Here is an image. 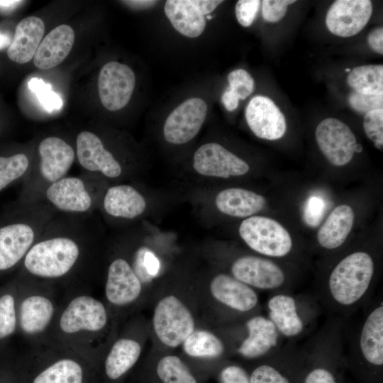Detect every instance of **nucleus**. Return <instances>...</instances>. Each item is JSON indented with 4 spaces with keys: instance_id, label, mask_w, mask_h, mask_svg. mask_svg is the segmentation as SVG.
<instances>
[{
    "instance_id": "f257e3e1",
    "label": "nucleus",
    "mask_w": 383,
    "mask_h": 383,
    "mask_svg": "<svg viewBox=\"0 0 383 383\" xmlns=\"http://www.w3.org/2000/svg\"><path fill=\"white\" fill-rule=\"evenodd\" d=\"M374 275V261L368 252L350 253L330 272L319 299L332 313L348 318L369 298Z\"/></svg>"
},
{
    "instance_id": "f03ea898",
    "label": "nucleus",
    "mask_w": 383,
    "mask_h": 383,
    "mask_svg": "<svg viewBox=\"0 0 383 383\" xmlns=\"http://www.w3.org/2000/svg\"><path fill=\"white\" fill-rule=\"evenodd\" d=\"M335 328L320 332L309 349L304 351L300 383H341L338 368L342 359L340 328Z\"/></svg>"
},
{
    "instance_id": "7ed1b4c3",
    "label": "nucleus",
    "mask_w": 383,
    "mask_h": 383,
    "mask_svg": "<svg viewBox=\"0 0 383 383\" xmlns=\"http://www.w3.org/2000/svg\"><path fill=\"white\" fill-rule=\"evenodd\" d=\"M350 360L365 374L382 379L383 368V304L377 301L367 312L351 345Z\"/></svg>"
},
{
    "instance_id": "20e7f679",
    "label": "nucleus",
    "mask_w": 383,
    "mask_h": 383,
    "mask_svg": "<svg viewBox=\"0 0 383 383\" xmlns=\"http://www.w3.org/2000/svg\"><path fill=\"white\" fill-rule=\"evenodd\" d=\"M79 255L77 244L65 237L40 241L27 252L24 265L31 274L45 278H56L67 274Z\"/></svg>"
},
{
    "instance_id": "39448f33",
    "label": "nucleus",
    "mask_w": 383,
    "mask_h": 383,
    "mask_svg": "<svg viewBox=\"0 0 383 383\" xmlns=\"http://www.w3.org/2000/svg\"><path fill=\"white\" fill-rule=\"evenodd\" d=\"M152 323L159 341L170 348L182 345L196 329L191 310L182 299L172 294L163 296L156 303Z\"/></svg>"
},
{
    "instance_id": "423d86ee",
    "label": "nucleus",
    "mask_w": 383,
    "mask_h": 383,
    "mask_svg": "<svg viewBox=\"0 0 383 383\" xmlns=\"http://www.w3.org/2000/svg\"><path fill=\"white\" fill-rule=\"evenodd\" d=\"M238 233L247 245L261 255L272 257L287 255L292 248L289 232L277 221L262 216L244 219Z\"/></svg>"
},
{
    "instance_id": "0eeeda50",
    "label": "nucleus",
    "mask_w": 383,
    "mask_h": 383,
    "mask_svg": "<svg viewBox=\"0 0 383 383\" xmlns=\"http://www.w3.org/2000/svg\"><path fill=\"white\" fill-rule=\"evenodd\" d=\"M231 275L243 283L261 290H279L284 288L286 275L279 265L272 260L243 255L236 258L231 267Z\"/></svg>"
},
{
    "instance_id": "6e6552de",
    "label": "nucleus",
    "mask_w": 383,
    "mask_h": 383,
    "mask_svg": "<svg viewBox=\"0 0 383 383\" xmlns=\"http://www.w3.org/2000/svg\"><path fill=\"white\" fill-rule=\"evenodd\" d=\"M135 85L132 69L116 61L105 64L98 77V89L103 106L109 111L123 108L130 101Z\"/></svg>"
},
{
    "instance_id": "1a4fd4ad",
    "label": "nucleus",
    "mask_w": 383,
    "mask_h": 383,
    "mask_svg": "<svg viewBox=\"0 0 383 383\" xmlns=\"http://www.w3.org/2000/svg\"><path fill=\"white\" fill-rule=\"evenodd\" d=\"M207 104L200 98H191L177 106L167 116L163 135L170 143H188L199 132L207 113Z\"/></svg>"
},
{
    "instance_id": "9d476101",
    "label": "nucleus",
    "mask_w": 383,
    "mask_h": 383,
    "mask_svg": "<svg viewBox=\"0 0 383 383\" xmlns=\"http://www.w3.org/2000/svg\"><path fill=\"white\" fill-rule=\"evenodd\" d=\"M315 134L320 150L332 165L343 166L352 160L357 140L343 121L327 118L317 126Z\"/></svg>"
},
{
    "instance_id": "9b49d317",
    "label": "nucleus",
    "mask_w": 383,
    "mask_h": 383,
    "mask_svg": "<svg viewBox=\"0 0 383 383\" xmlns=\"http://www.w3.org/2000/svg\"><path fill=\"white\" fill-rule=\"evenodd\" d=\"M192 166L200 175L225 179L244 175L250 170L246 162L216 143L201 145L194 155Z\"/></svg>"
},
{
    "instance_id": "f8f14e48",
    "label": "nucleus",
    "mask_w": 383,
    "mask_h": 383,
    "mask_svg": "<svg viewBox=\"0 0 383 383\" xmlns=\"http://www.w3.org/2000/svg\"><path fill=\"white\" fill-rule=\"evenodd\" d=\"M222 2L223 1L220 0H167L164 10L178 32L189 38H196L204 30L205 16Z\"/></svg>"
},
{
    "instance_id": "ddd939ff",
    "label": "nucleus",
    "mask_w": 383,
    "mask_h": 383,
    "mask_svg": "<svg viewBox=\"0 0 383 383\" xmlns=\"http://www.w3.org/2000/svg\"><path fill=\"white\" fill-rule=\"evenodd\" d=\"M372 13L369 0H337L328 10L326 24L333 34L351 37L360 33L368 23Z\"/></svg>"
},
{
    "instance_id": "4468645a",
    "label": "nucleus",
    "mask_w": 383,
    "mask_h": 383,
    "mask_svg": "<svg viewBox=\"0 0 383 383\" xmlns=\"http://www.w3.org/2000/svg\"><path fill=\"white\" fill-rule=\"evenodd\" d=\"M107 321V312L101 301L89 296H79L63 311L60 327L66 333L96 332L104 328Z\"/></svg>"
},
{
    "instance_id": "2eb2a0df",
    "label": "nucleus",
    "mask_w": 383,
    "mask_h": 383,
    "mask_svg": "<svg viewBox=\"0 0 383 383\" xmlns=\"http://www.w3.org/2000/svg\"><path fill=\"white\" fill-rule=\"evenodd\" d=\"M211 296L219 305L231 311L248 313L259 303L255 290L226 273L213 276L209 283Z\"/></svg>"
},
{
    "instance_id": "dca6fc26",
    "label": "nucleus",
    "mask_w": 383,
    "mask_h": 383,
    "mask_svg": "<svg viewBox=\"0 0 383 383\" xmlns=\"http://www.w3.org/2000/svg\"><path fill=\"white\" fill-rule=\"evenodd\" d=\"M245 118L250 130L260 138L274 140L285 133L284 116L267 96L257 95L250 99L245 109Z\"/></svg>"
},
{
    "instance_id": "f3484780",
    "label": "nucleus",
    "mask_w": 383,
    "mask_h": 383,
    "mask_svg": "<svg viewBox=\"0 0 383 383\" xmlns=\"http://www.w3.org/2000/svg\"><path fill=\"white\" fill-rule=\"evenodd\" d=\"M269 318L279 334L294 338L304 334L308 323L299 300L289 293H276L267 301Z\"/></svg>"
},
{
    "instance_id": "a211bd4d",
    "label": "nucleus",
    "mask_w": 383,
    "mask_h": 383,
    "mask_svg": "<svg viewBox=\"0 0 383 383\" xmlns=\"http://www.w3.org/2000/svg\"><path fill=\"white\" fill-rule=\"evenodd\" d=\"M248 334L237 353L248 360L262 358L277 349L279 333L268 317L260 315L249 318L245 323Z\"/></svg>"
},
{
    "instance_id": "6ab92c4d",
    "label": "nucleus",
    "mask_w": 383,
    "mask_h": 383,
    "mask_svg": "<svg viewBox=\"0 0 383 383\" xmlns=\"http://www.w3.org/2000/svg\"><path fill=\"white\" fill-rule=\"evenodd\" d=\"M143 284L131 265L123 258L110 264L105 287L107 300L116 306L128 305L141 294Z\"/></svg>"
},
{
    "instance_id": "aec40b11",
    "label": "nucleus",
    "mask_w": 383,
    "mask_h": 383,
    "mask_svg": "<svg viewBox=\"0 0 383 383\" xmlns=\"http://www.w3.org/2000/svg\"><path fill=\"white\" fill-rule=\"evenodd\" d=\"M77 155L79 164L87 170L100 172L109 178H117L122 173L118 161L104 148L101 139L89 131L78 135Z\"/></svg>"
},
{
    "instance_id": "412c9836",
    "label": "nucleus",
    "mask_w": 383,
    "mask_h": 383,
    "mask_svg": "<svg viewBox=\"0 0 383 383\" xmlns=\"http://www.w3.org/2000/svg\"><path fill=\"white\" fill-rule=\"evenodd\" d=\"M38 152L40 173L51 183L64 178L74 160L72 148L57 137L43 139L39 144Z\"/></svg>"
},
{
    "instance_id": "4be33fe9",
    "label": "nucleus",
    "mask_w": 383,
    "mask_h": 383,
    "mask_svg": "<svg viewBox=\"0 0 383 383\" xmlns=\"http://www.w3.org/2000/svg\"><path fill=\"white\" fill-rule=\"evenodd\" d=\"M74 41V31L68 25L55 27L44 37L33 57L40 70H50L60 64L70 54Z\"/></svg>"
},
{
    "instance_id": "5701e85b",
    "label": "nucleus",
    "mask_w": 383,
    "mask_h": 383,
    "mask_svg": "<svg viewBox=\"0 0 383 383\" xmlns=\"http://www.w3.org/2000/svg\"><path fill=\"white\" fill-rule=\"evenodd\" d=\"M44 31V22L40 18L31 16L21 20L16 27L13 38L7 49L9 58L19 64L33 59Z\"/></svg>"
},
{
    "instance_id": "b1692460",
    "label": "nucleus",
    "mask_w": 383,
    "mask_h": 383,
    "mask_svg": "<svg viewBox=\"0 0 383 383\" xmlns=\"http://www.w3.org/2000/svg\"><path fill=\"white\" fill-rule=\"evenodd\" d=\"M46 196L57 209L66 211L85 212L92 203L83 181L74 177L52 183L46 191Z\"/></svg>"
},
{
    "instance_id": "393cba45",
    "label": "nucleus",
    "mask_w": 383,
    "mask_h": 383,
    "mask_svg": "<svg viewBox=\"0 0 383 383\" xmlns=\"http://www.w3.org/2000/svg\"><path fill=\"white\" fill-rule=\"evenodd\" d=\"M35 238L33 228L25 223L0 228V270L14 266L29 250Z\"/></svg>"
},
{
    "instance_id": "a878e982",
    "label": "nucleus",
    "mask_w": 383,
    "mask_h": 383,
    "mask_svg": "<svg viewBox=\"0 0 383 383\" xmlns=\"http://www.w3.org/2000/svg\"><path fill=\"white\" fill-rule=\"evenodd\" d=\"M265 204L264 196L242 188L225 189L215 198V205L220 212L238 218L253 216L262 211Z\"/></svg>"
},
{
    "instance_id": "bb28decb",
    "label": "nucleus",
    "mask_w": 383,
    "mask_h": 383,
    "mask_svg": "<svg viewBox=\"0 0 383 383\" xmlns=\"http://www.w3.org/2000/svg\"><path fill=\"white\" fill-rule=\"evenodd\" d=\"M144 196L134 187L121 184L110 187L104 199V207L109 215L123 218H134L146 209Z\"/></svg>"
},
{
    "instance_id": "cd10ccee",
    "label": "nucleus",
    "mask_w": 383,
    "mask_h": 383,
    "mask_svg": "<svg viewBox=\"0 0 383 383\" xmlns=\"http://www.w3.org/2000/svg\"><path fill=\"white\" fill-rule=\"evenodd\" d=\"M353 222L354 212L349 205L336 206L318 231V244L326 250L339 248L347 239Z\"/></svg>"
},
{
    "instance_id": "c85d7f7f",
    "label": "nucleus",
    "mask_w": 383,
    "mask_h": 383,
    "mask_svg": "<svg viewBox=\"0 0 383 383\" xmlns=\"http://www.w3.org/2000/svg\"><path fill=\"white\" fill-rule=\"evenodd\" d=\"M289 350L284 353L282 362V350L276 349L264 357V361L257 365L251 371L250 379L251 383H300L302 372L296 375L292 373L293 369L287 368V362ZM304 369V368H303Z\"/></svg>"
},
{
    "instance_id": "c756f323",
    "label": "nucleus",
    "mask_w": 383,
    "mask_h": 383,
    "mask_svg": "<svg viewBox=\"0 0 383 383\" xmlns=\"http://www.w3.org/2000/svg\"><path fill=\"white\" fill-rule=\"evenodd\" d=\"M53 313V304L49 299L40 295L30 296L21 304V327L28 334L39 333L49 325Z\"/></svg>"
},
{
    "instance_id": "7c9ffc66",
    "label": "nucleus",
    "mask_w": 383,
    "mask_h": 383,
    "mask_svg": "<svg viewBox=\"0 0 383 383\" xmlns=\"http://www.w3.org/2000/svg\"><path fill=\"white\" fill-rule=\"evenodd\" d=\"M140 344L131 338H121L115 342L105 360V372L112 380L126 374L139 359Z\"/></svg>"
},
{
    "instance_id": "2f4dec72",
    "label": "nucleus",
    "mask_w": 383,
    "mask_h": 383,
    "mask_svg": "<svg viewBox=\"0 0 383 383\" xmlns=\"http://www.w3.org/2000/svg\"><path fill=\"white\" fill-rule=\"evenodd\" d=\"M184 352L192 357L216 359L221 357L226 348L222 340L206 329H195L182 343Z\"/></svg>"
},
{
    "instance_id": "473e14b6",
    "label": "nucleus",
    "mask_w": 383,
    "mask_h": 383,
    "mask_svg": "<svg viewBox=\"0 0 383 383\" xmlns=\"http://www.w3.org/2000/svg\"><path fill=\"white\" fill-rule=\"evenodd\" d=\"M353 91L370 95H383V66L367 65L356 67L347 77Z\"/></svg>"
},
{
    "instance_id": "72a5a7b5",
    "label": "nucleus",
    "mask_w": 383,
    "mask_h": 383,
    "mask_svg": "<svg viewBox=\"0 0 383 383\" xmlns=\"http://www.w3.org/2000/svg\"><path fill=\"white\" fill-rule=\"evenodd\" d=\"M82 369L77 362L62 359L41 372L33 383H82Z\"/></svg>"
},
{
    "instance_id": "f704fd0d",
    "label": "nucleus",
    "mask_w": 383,
    "mask_h": 383,
    "mask_svg": "<svg viewBox=\"0 0 383 383\" xmlns=\"http://www.w3.org/2000/svg\"><path fill=\"white\" fill-rule=\"evenodd\" d=\"M156 373L162 383H197L188 366L174 355L162 357L157 363Z\"/></svg>"
},
{
    "instance_id": "c9c22d12",
    "label": "nucleus",
    "mask_w": 383,
    "mask_h": 383,
    "mask_svg": "<svg viewBox=\"0 0 383 383\" xmlns=\"http://www.w3.org/2000/svg\"><path fill=\"white\" fill-rule=\"evenodd\" d=\"M132 268L142 284L150 283L159 272L160 262L152 251L142 247L135 252Z\"/></svg>"
},
{
    "instance_id": "e433bc0d",
    "label": "nucleus",
    "mask_w": 383,
    "mask_h": 383,
    "mask_svg": "<svg viewBox=\"0 0 383 383\" xmlns=\"http://www.w3.org/2000/svg\"><path fill=\"white\" fill-rule=\"evenodd\" d=\"M29 162L23 153L11 157H0V191L21 177L27 170Z\"/></svg>"
},
{
    "instance_id": "4c0bfd02",
    "label": "nucleus",
    "mask_w": 383,
    "mask_h": 383,
    "mask_svg": "<svg viewBox=\"0 0 383 383\" xmlns=\"http://www.w3.org/2000/svg\"><path fill=\"white\" fill-rule=\"evenodd\" d=\"M29 89L34 92L44 109L49 112L59 110L62 106L60 96L52 90L50 84L39 78H32L28 83Z\"/></svg>"
},
{
    "instance_id": "58836bf2",
    "label": "nucleus",
    "mask_w": 383,
    "mask_h": 383,
    "mask_svg": "<svg viewBox=\"0 0 383 383\" xmlns=\"http://www.w3.org/2000/svg\"><path fill=\"white\" fill-rule=\"evenodd\" d=\"M363 128L367 138L374 146L382 150L383 148V109L372 110L365 114Z\"/></svg>"
},
{
    "instance_id": "ea45409f",
    "label": "nucleus",
    "mask_w": 383,
    "mask_h": 383,
    "mask_svg": "<svg viewBox=\"0 0 383 383\" xmlns=\"http://www.w3.org/2000/svg\"><path fill=\"white\" fill-rule=\"evenodd\" d=\"M16 325L15 301L10 294L0 298V339L11 335Z\"/></svg>"
},
{
    "instance_id": "a19ab883",
    "label": "nucleus",
    "mask_w": 383,
    "mask_h": 383,
    "mask_svg": "<svg viewBox=\"0 0 383 383\" xmlns=\"http://www.w3.org/2000/svg\"><path fill=\"white\" fill-rule=\"evenodd\" d=\"M227 79L229 83L228 89L235 94L239 99H245L254 91V79L245 70L238 69L231 72Z\"/></svg>"
},
{
    "instance_id": "79ce46f5",
    "label": "nucleus",
    "mask_w": 383,
    "mask_h": 383,
    "mask_svg": "<svg viewBox=\"0 0 383 383\" xmlns=\"http://www.w3.org/2000/svg\"><path fill=\"white\" fill-rule=\"evenodd\" d=\"M350 107L360 113H364L383 107V95H370L358 93L355 91L348 96Z\"/></svg>"
},
{
    "instance_id": "37998d69",
    "label": "nucleus",
    "mask_w": 383,
    "mask_h": 383,
    "mask_svg": "<svg viewBox=\"0 0 383 383\" xmlns=\"http://www.w3.org/2000/svg\"><path fill=\"white\" fill-rule=\"evenodd\" d=\"M294 2V0L262 1V15L264 20L270 23L279 21L285 16L287 6Z\"/></svg>"
},
{
    "instance_id": "c03bdc74",
    "label": "nucleus",
    "mask_w": 383,
    "mask_h": 383,
    "mask_svg": "<svg viewBox=\"0 0 383 383\" xmlns=\"http://www.w3.org/2000/svg\"><path fill=\"white\" fill-rule=\"evenodd\" d=\"M260 4V0L238 1L235 10L238 23L243 27L250 26L257 16Z\"/></svg>"
},
{
    "instance_id": "a18cd8bd",
    "label": "nucleus",
    "mask_w": 383,
    "mask_h": 383,
    "mask_svg": "<svg viewBox=\"0 0 383 383\" xmlns=\"http://www.w3.org/2000/svg\"><path fill=\"white\" fill-rule=\"evenodd\" d=\"M325 209V202L319 196H312L306 202L304 211L305 223L311 226L316 227L320 223Z\"/></svg>"
},
{
    "instance_id": "49530a36",
    "label": "nucleus",
    "mask_w": 383,
    "mask_h": 383,
    "mask_svg": "<svg viewBox=\"0 0 383 383\" xmlns=\"http://www.w3.org/2000/svg\"><path fill=\"white\" fill-rule=\"evenodd\" d=\"M221 383H251L247 371L238 365H228L219 373Z\"/></svg>"
},
{
    "instance_id": "de8ad7c7",
    "label": "nucleus",
    "mask_w": 383,
    "mask_h": 383,
    "mask_svg": "<svg viewBox=\"0 0 383 383\" xmlns=\"http://www.w3.org/2000/svg\"><path fill=\"white\" fill-rule=\"evenodd\" d=\"M367 43L374 51L383 54V28L382 26L376 28L369 33Z\"/></svg>"
},
{
    "instance_id": "09e8293b",
    "label": "nucleus",
    "mask_w": 383,
    "mask_h": 383,
    "mask_svg": "<svg viewBox=\"0 0 383 383\" xmlns=\"http://www.w3.org/2000/svg\"><path fill=\"white\" fill-rule=\"evenodd\" d=\"M239 100L238 96L229 89H227L221 96V101L228 111H233L237 109Z\"/></svg>"
},
{
    "instance_id": "8fccbe9b",
    "label": "nucleus",
    "mask_w": 383,
    "mask_h": 383,
    "mask_svg": "<svg viewBox=\"0 0 383 383\" xmlns=\"http://www.w3.org/2000/svg\"><path fill=\"white\" fill-rule=\"evenodd\" d=\"M122 2L134 9H145L153 6L157 3V1L151 0H132L123 1Z\"/></svg>"
},
{
    "instance_id": "3c124183",
    "label": "nucleus",
    "mask_w": 383,
    "mask_h": 383,
    "mask_svg": "<svg viewBox=\"0 0 383 383\" xmlns=\"http://www.w3.org/2000/svg\"><path fill=\"white\" fill-rule=\"evenodd\" d=\"M11 43V38L9 35L0 33V50L9 47Z\"/></svg>"
},
{
    "instance_id": "603ef678",
    "label": "nucleus",
    "mask_w": 383,
    "mask_h": 383,
    "mask_svg": "<svg viewBox=\"0 0 383 383\" xmlns=\"http://www.w3.org/2000/svg\"><path fill=\"white\" fill-rule=\"evenodd\" d=\"M21 1L0 0V7H9L21 3Z\"/></svg>"
},
{
    "instance_id": "864d4df0",
    "label": "nucleus",
    "mask_w": 383,
    "mask_h": 383,
    "mask_svg": "<svg viewBox=\"0 0 383 383\" xmlns=\"http://www.w3.org/2000/svg\"><path fill=\"white\" fill-rule=\"evenodd\" d=\"M362 150V147L360 144H356L355 147V152H360Z\"/></svg>"
},
{
    "instance_id": "5fc2aeb1",
    "label": "nucleus",
    "mask_w": 383,
    "mask_h": 383,
    "mask_svg": "<svg viewBox=\"0 0 383 383\" xmlns=\"http://www.w3.org/2000/svg\"><path fill=\"white\" fill-rule=\"evenodd\" d=\"M212 18L213 16L210 14L206 15V17H205V18L209 19V20L211 19Z\"/></svg>"
},
{
    "instance_id": "6e6d98bb",
    "label": "nucleus",
    "mask_w": 383,
    "mask_h": 383,
    "mask_svg": "<svg viewBox=\"0 0 383 383\" xmlns=\"http://www.w3.org/2000/svg\"><path fill=\"white\" fill-rule=\"evenodd\" d=\"M345 70H346V72H350V70L349 68Z\"/></svg>"
}]
</instances>
